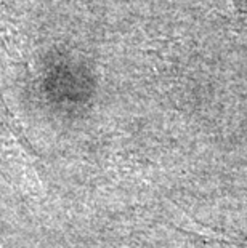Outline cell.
Instances as JSON below:
<instances>
[{
  "label": "cell",
  "instance_id": "6da1fadb",
  "mask_svg": "<svg viewBox=\"0 0 247 248\" xmlns=\"http://www.w3.org/2000/svg\"><path fill=\"white\" fill-rule=\"evenodd\" d=\"M228 2H230V5H233V2H234V0H228Z\"/></svg>",
  "mask_w": 247,
  "mask_h": 248
}]
</instances>
